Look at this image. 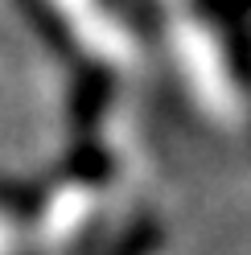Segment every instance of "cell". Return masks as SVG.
<instances>
[{"mask_svg":"<svg viewBox=\"0 0 251 255\" xmlns=\"http://www.w3.org/2000/svg\"><path fill=\"white\" fill-rule=\"evenodd\" d=\"M156 12L161 45L185 107L218 132L243 128L251 111V87L231 45V25H223L202 0H156Z\"/></svg>","mask_w":251,"mask_h":255,"instance_id":"1","label":"cell"},{"mask_svg":"<svg viewBox=\"0 0 251 255\" xmlns=\"http://www.w3.org/2000/svg\"><path fill=\"white\" fill-rule=\"evenodd\" d=\"M103 255H169V235L161 227V218L140 214L112 239V247Z\"/></svg>","mask_w":251,"mask_h":255,"instance_id":"3","label":"cell"},{"mask_svg":"<svg viewBox=\"0 0 251 255\" xmlns=\"http://www.w3.org/2000/svg\"><path fill=\"white\" fill-rule=\"evenodd\" d=\"M33 21L74 58L78 70L132 78L144 70V37L120 0H25Z\"/></svg>","mask_w":251,"mask_h":255,"instance_id":"2","label":"cell"}]
</instances>
